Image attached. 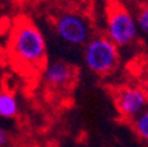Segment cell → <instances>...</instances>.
<instances>
[{
  "label": "cell",
  "instance_id": "3957f363",
  "mask_svg": "<svg viewBox=\"0 0 148 147\" xmlns=\"http://www.w3.org/2000/svg\"><path fill=\"white\" fill-rule=\"evenodd\" d=\"M83 62L91 73L110 76L120 62V50L106 35H92L83 45Z\"/></svg>",
  "mask_w": 148,
  "mask_h": 147
},
{
  "label": "cell",
  "instance_id": "5b68a950",
  "mask_svg": "<svg viewBox=\"0 0 148 147\" xmlns=\"http://www.w3.org/2000/svg\"><path fill=\"white\" fill-rule=\"evenodd\" d=\"M112 99L119 117L128 122L148 106V98L138 82L116 86L112 90Z\"/></svg>",
  "mask_w": 148,
  "mask_h": 147
},
{
  "label": "cell",
  "instance_id": "277c9868",
  "mask_svg": "<svg viewBox=\"0 0 148 147\" xmlns=\"http://www.w3.org/2000/svg\"><path fill=\"white\" fill-rule=\"evenodd\" d=\"M54 31L64 43L81 46L92 36V28L89 19L78 12H64L56 17Z\"/></svg>",
  "mask_w": 148,
  "mask_h": 147
},
{
  "label": "cell",
  "instance_id": "9c48e42d",
  "mask_svg": "<svg viewBox=\"0 0 148 147\" xmlns=\"http://www.w3.org/2000/svg\"><path fill=\"white\" fill-rule=\"evenodd\" d=\"M134 13H135L139 33H143L148 37V0L135 6Z\"/></svg>",
  "mask_w": 148,
  "mask_h": 147
},
{
  "label": "cell",
  "instance_id": "6da1fadb",
  "mask_svg": "<svg viewBox=\"0 0 148 147\" xmlns=\"http://www.w3.org/2000/svg\"><path fill=\"white\" fill-rule=\"evenodd\" d=\"M9 53L16 64L29 70L45 65L48 44L41 29L27 19L16 21L9 37Z\"/></svg>",
  "mask_w": 148,
  "mask_h": 147
},
{
  "label": "cell",
  "instance_id": "ba28073f",
  "mask_svg": "<svg viewBox=\"0 0 148 147\" xmlns=\"http://www.w3.org/2000/svg\"><path fill=\"white\" fill-rule=\"evenodd\" d=\"M130 123L136 137L145 144H148V106L140 114H138L132 121H130Z\"/></svg>",
  "mask_w": 148,
  "mask_h": 147
},
{
  "label": "cell",
  "instance_id": "7a4b0ae2",
  "mask_svg": "<svg viewBox=\"0 0 148 147\" xmlns=\"http://www.w3.org/2000/svg\"><path fill=\"white\" fill-rule=\"evenodd\" d=\"M105 35L118 48H127L139 39L135 13L122 0H108L106 6Z\"/></svg>",
  "mask_w": 148,
  "mask_h": 147
},
{
  "label": "cell",
  "instance_id": "7c38bea8",
  "mask_svg": "<svg viewBox=\"0 0 148 147\" xmlns=\"http://www.w3.org/2000/svg\"><path fill=\"white\" fill-rule=\"evenodd\" d=\"M123 3H126V4H134V6H138V4H140V3H143V1H147V0H122Z\"/></svg>",
  "mask_w": 148,
  "mask_h": 147
},
{
  "label": "cell",
  "instance_id": "8992f818",
  "mask_svg": "<svg viewBox=\"0 0 148 147\" xmlns=\"http://www.w3.org/2000/svg\"><path fill=\"white\" fill-rule=\"evenodd\" d=\"M44 81L50 88L66 89L77 78V69L65 61H53L44 69Z\"/></svg>",
  "mask_w": 148,
  "mask_h": 147
},
{
  "label": "cell",
  "instance_id": "30bf717a",
  "mask_svg": "<svg viewBox=\"0 0 148 147\" xmlns=\"http://www.w3.org/2000/svg\"><path fill=\"white\" fill-rule=\"evenodd\" d=\"M136 82L143 89L148 98V58L142 61L138 65V72H136Z\"/></svg>",
  "mask_w": 148,
  "mask_h": 147
},
{
  "label": "cell",
  "instance_id": "52a82bcc",
  "mask_svg": "<svg viewBox=\"0 0 148 147\" xmlns=\"http://www.w3.org/2000/svg\"><path fill=\"white\" fill-rule=\"evenodd\" d=\"M20 110V104L13 92L0 89V119H13Z\"/></svg>",
  "mask_w": 148,
  "mask_h": 147
},
{
  "label": "cell",
  "instance_id": "8fae6325",
  "mask_svg": "<svg viewBox=\"0 0 148 147\" xmlns=\"http://www.w3.org/2000/svg\"><path fill=\"white\" fill-rule=\"evenodd\" d=\"M8 141H9L8 133H7V130L4 129L3 126L0 125V147H5Z\"/></svg>",
  "mask_w": 148,
  "mask_h": 147
}]
</instances>
